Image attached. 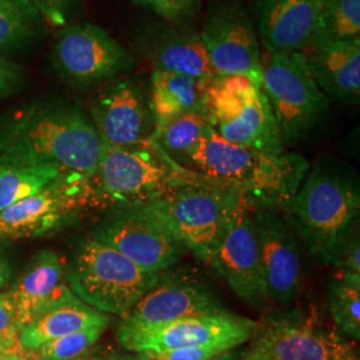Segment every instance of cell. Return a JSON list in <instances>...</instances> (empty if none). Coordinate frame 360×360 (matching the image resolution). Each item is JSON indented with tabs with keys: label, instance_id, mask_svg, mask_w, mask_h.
I'll list each match as a JSON object with an SVG mask.
<instances>
[{
	"label": "cell",
	"instance_id": "obj_17",
	"mask_svg": "<svg viewBox=\"0 0 360 360\" xmlns=\"http://www.w3.org/2000/svg\"><path fill=\"white\" fill-rule=\"evenodd\" d=\"M210 266L247 303L262 306L269 299L254 220V207L245 198L233 210Z\"/></svg>",
	"mask_w": 360,
	"mask_h": 360
},
{
	"label": "cell",
	"instance_id": "obj_15",
	"mask_svg": "<svg viewBox=\"0 0 360 360\" xmlns=\"http://www.w3.org/2000/svg\"><path fill=\"white\" fill-rule=\"evenodd\" d=\"M89 117L103 144L129 147L153 139L156 123L148 86L135 77H117L101 86Z\"/></svg>",
	"mask_w": 360,
	"mask_h": 360
},
{
	"label": "cell",
	"instance_id": "obj_7",
	"mask_svg": "<svg viewBox=\"0 0 360 360\" xmlns=\"http://www.w3.org/2000/svg\"><path fill=\"white\" fill-rule=\"evenodd\" d=\"M262 65L260 89L270 103L285 146L309 141L328 116V99L312 79L306 53H271Z\"/></svg>",
	"mask_w": 360,
	"mask_h": 360
},
{
	"label": "cell",
	"instance_id": "obj_8",
	"mask_svg": "<svg viewBox=\"0 0 360 360\" xmlns=\"http://www.w3.org/2000/svg\"><path fill=\"white\" fill-rule=\"evenodd\" d=\"M205 108L224 141L263 153H285L282 131L260 87L245 77H217L207 86Z\"/></svg>",
	"mask_w": 360,
	"mask_h": 360
},
{
	"label": "cell",
	"instance_id": "obj_11",
	"mask_svg": "<svg viewBox=\"0 0 360 360\" xmlns=\"http://www.w3.org/2000/svg\"><path fill=\"white\" fill-rule=\"evenodd\" d=\"M260 323L223 311L144 328L116 327L117 343L129 352H163L186 347L227 351L251 340Z\"/></svg>",
	"mask_w": 360,
	"mask_h": 360
},
{
	"label": "cell",
	"instance_id": "obj_4",
	"mask_svg": "<svg viewBox=\"0 0 360 360\" xmlns=\"http://www.w3.org/2000/svg\"><path fill=\"white\" fill-rule=\"evenodd\" d=\"M198 175L169 158L154 139L129 147L102 143V154L91 178V206L111 210L148 203Z\"/></svg>",
	"mask_w": 360,
	"mask_h": 360
},
{
	"label": "cell",
	"instance_id": "obj_19",
	"mask_svg": "<svg viewBox=\"0 0 360 360\" xmlns=\"http://www.w3.org/2000/svg\"><path fill=\"white\" fill-rule=\"evenodd\" d=\"M321 3L322 0H257V39L267 55L311 49Z\"/></svg>",
	"mask_w": 360,
	"mask_h": 360
},
{
	"label": "cell",
	"instance_id": "obj_35",
	"mask_svg": "<svg viewBox=\"0 0 360 360\" xmlns=\"http://www.w3.org/2000/svg\"><path fill=\"white\" fill-rule=\"evenodd\" d=\"M23 68L7 58H0V99L11 95L23 82Z\"/></svg>",
	"mask_w": 360,
	"mask_h": 360
},
{
	"label": "cell",
	"instance_id": "obj_12",
	"mask_svg": "<svg viewBox=\"0 0 360 360\" xmlns=\"http://www.w3.org/2000/svg\"><path fill=\"white\" fill-rule=\"evenodd\" d=\"M51 63L75 89H91L115 80L134 65V58L102 27L80 23L63 28L55 39Z\"/></svg>",
	"mask_w": 360,
	"mask_h": 360
},
{
	"label": "cell",
	"instance_id": "obj_22",
	"mask_svg": "<svg viewBox=\"0 0 360 360\" xmlns=\"http://www.w3.org/2000/svg\"><path fill=\"white\" fill-rule=\"evenodd\" d=\"M304 53L312 79L327 99L359 104L360 40L322 43Z\"/></svg>",
	"mask_w": 360,
	"mask_h": 360
},
{
	"label": "cell",
	"instance_id": "obj_28",
	"mask_svg": "<svg viewBox=\"0 0 360 360\" xmlns=\"http://www.w3.org/2000/svg\"><path fill=\"white\" fill-rule=\"evenodd\" d=\"M330 312L335 328L354 342L360 340V274L340 271L330 285Z\"/></svg>",
	"mask_w": 360,
	"mask_h": 360
},
{
	"label": "cell",
	"instance_id": "obj_42",
	"mask_svg": "<svg viewBox=\"0 0 360 360\" xmlns=\"http://www.w3.org/2000/svg\"><path fill=\"white\" fill-rule=\"evenodd\" d=\"M77 360H82V359H77Z\"/></svg>",
	"mask_w": 360,
	"mask_h": 360
},
{
	"label": "cell",
	"instance_id": "obj_27",
	"mask_svg": "<svg viewBox=\"0 0 360 360\" xmlns=\"http://www.w3.org/2000/svg\"><path fill=\"white\" fill-rule=\"evenodd\" d=\"M65 171L55 165H0V211L40 193Z\"/></svg>",
	"mask_w": 360,
	"mask_h": 360
},
{
	"label": "cell",
	"instance_id": "obj_31",
	"mask_svg": "<svg viewBox=\"0 0 360 360\" xmlns=\"http://www.w3.org/2000/svg\"><path fill=\"white\" fill-rule=\"evenodd\" d=\"M144 3L166 23L183 26L198 13L202 0H144Z\"/></svg>",
	"mask_w": 360,
	"mask_h": 360
},
{
	"label": "cell",
	"instance_id": "obj_36",
	"mask_svg": "<svg viewBox=\"0 0 360 360\" xmlns=\"http://www.w3.org/2000/svg\"><path fill=\"white\" fill-rule=\"evenodd\" d=\"M19 327L16 323L13 304L7 292H0V335L18 338Z\"/></svg>",
	"mask_w": 360,
	"mask_h": 360
},
{
	"label": "cell",
	"instance_id": "obj_9",
	"mask_svg": "<svg viewBox=\"0 0 360 360\" xmlns=\"http://www.w3.org/2000/svg\"><path fill=\"white\" fill-rule=\"evenodd\" d=\"M107 211L91 238L111 245L142 270H169L187 252L166 220L147 203Z\"/></svg>",
	"mask_w": 360,
	"mask_h": 360
},
{
	"label": "cell",
	"instance_id": "obj_14",
	"mask_svg": "<svg viewBox=\"0 0 360 360\" xmlns=\"http://www.w3.org/2000/svg\"><path fill=\"white\" fill-rule=\"evenodd\" d=\"M91 206L89 178L63 171L49 187L0 211V243L53 231Z\"/></svg>",
	"mask_w": 360,
	"mask_h": 360
},
{
	"label": "cell",
	"instance_id": "obj_39",
	"mask_svg": "<svg viewBox=\"0 0 360 360\" xmlns=\"http://www.w3.org/2000/svg\"><path fill=\"white\" fill-rule=\"evenodd\" d=\"M23 354H27V352L20 347L18 338L0 335V356H3V355H23Z\"/></svg>",
	"mask_w": 360,
	"mask_h": 360
},
{
	"label": "cell",
	"instance_id": "obj_25",
	"mask_svg": "<svg viewBox=\"0 0 360 360\" xmlns=\"http://www.w3.org/2000/svg\"><path fill=\"white\" fill-rule=\"evenodd\" d=\"M211 129L203 104V107L198 110L178 116L165 126L156 127L153 139L169 158L184 166L188 155Z\"/></svg>",
	"mask_w": 360,
	"mask_h": 360
},
{
	"label": "cell",
	"instance_id": "obj_20",
	"mask_svg": "<svg viewBox=\"0 0 360 360\" xmlns=\"http://www.w3.org/2000/svg\"><path fill=\"white\" fill-rule=\"evenodd\" d=\"M139 47L154 70L211 80L217 77L199 32L169 23H153L139 37Z\"/></svg>",
	"mask_w": 360,
	"mask_h": 360
},
{
	"label": "cell",
	"instance_id": "obj_1",
	"mask_svg": "<svg viewBox=\"0 0 360 360\" xmlns=\"http://www.w3.org/2000/svg\"><path fill=\"white\" fill-rule=\"evenodd\" d=\"M102 141L79 104L40 99L0 117V165H55L91 179Z\"/></svg>",
	"mask_w": 360,
	"mask_h": 360
},
{
	"label": "cell",
	"instance_id": "obj_13",
	"mask_svg": "<svg viewBox=\"0 0 360 360\" xmlns=\"http://www.w3.org/2000/svg\"><path fill=\"white\" fill-rule=\"evenodd\" d=\"M211 65L218 77H245L262 83V55L255 25L238 0L215 1L200 28Z\"/></svg>",
	"mask_w": 360,
	"mask_h": 360
},
{
	"label": "cell",
	"instance_id": "obj_37",
	"mask_svg": "<svg viewBox=\"0 0 360 360\" xmlns=\"http://www.w3.org/2000/svg\"><path fill=\"white\" fill-rule=\"evenodd\" d=\"M82 360H144L139 354L135 352H120L115 349H92Z\"/></svg>",
	"mask_w": 360,
	"mask_h": 360
},
{
	"label": "cell",
	"instance_id": "obj_3",
	"mask_svg": "<svg viewBox=\"0 0 360 360\" xmlns=\"http://www.w3.org/2000/svg\"><path fill=\"white\" fill-rule=\"evenodd\" d=\"M284 211L309 255L322 264H333L359 224L356 172L334 158H319Z\"/></svg>",
	"mask_w": 360,
	"mask_h": 360
},
{
	"label": "cell",
	"instance_id": "obj_30",
	"mask_svg": "<svg viewBox=\"0 0 360 360\" xmlns=\"http://www.w3.org/2000/svg\"><path fill=\"white\" fill-rule=\"evenodd\" d=\"M107 327H91L53 339L32 354L38 360H77L91 352Z\"/></svg>",
	"mask_w": 360,
	"mask_h": 360
},
{
	"label": "cell",
	"instance_id": "obj_29",
	"mask_svg": "<svg viewBox=\"0 0 360 360\" xmlns=\"http://www.w3.org/2000/svg\"><path fill=\"white\" fill-rule=\"evenodd\" d=\"M351 40H360V0H322L311 47Z\"/></svg>",
	"mask_w": 360,
	"mask_h": 360
},
{
	"label": "cell",
	"instance_id": "obj_10",
	"mask_svg": "<svg viewBox=\"0 0 360 360\" xmlns=\"http://www.w3.org/2000/svg\"><path fill=\"white\" fill-rule=\"evenodd\" d=\"M245 360H359L358 349L315 309L278 315L260 324Z\"/></svg>",
	"mask_w": 360,
	"mask_h": 360
},
{
	"label": "cell",
	"instance_id": "obj_6",
	"mask_svg": "<svg viewBox=\"0 0 360 360\" xmlns=\"http://www.w3.org/2000/svg\"><path fill=\"white\" fill-rule=\"evenodd\" d=\"M242 196L198 174L147 205L166 220L180 242L210 264Z\"/></svg>",
	"mask_w": 360,
	"mask_h": 360
},
{
	"label": "cell",
	"instance_id": "obj_24",
	"mask_svg": "<svg viewBox=\"0 0 360 360\" xmlns=\"http://www.w3.org/2000/svg\"><path fill=\"white\" fill-rule=\"evenodd\" d=\"M208 83L210 80L154 70L148 91L156 127L203 107Z\"/></svg>",
	"mask_w": 360,
	"mask_h": 360
},
{
	"label": "cell",
	"instance_id": "obj_23",
	"mask_svg": "<svg viewBox=\"0 0 360 360\" xmlns=\"http://www.w3.org/2000/svg\"><path fill=\"white\" fill-rule=\"evenodd\" d=\"M111 315L91 309L72 295L44 309L18 333V342L26 352H34L53 339L91 327H108Z\"/></svg>",
	"mask_w": 360,
	"mask_h": 360
},
{
	"label": "cell",
	"instance_id": "obj_26",
	"mask_svg": "<svg viewBox=\"0 0 360 360\" xmlns=\"http://www.w3.org/2000/svg\"><path fill=\"white\" fill-rule=\"evenodd\" d=\"M40 27L41 16L30 0H0V58L23 50Z\"/></svg>",
	"mask_w": 360,
	"mask_h": 360
},
{
	"label": "cell",
	"instance_id": "obj_5",
	"mask_svg": "<svg viewBox=\"0 0 360 360\" xmlns=\"http://www.w3.org/2000/svg\"><path fill=\"white\" fill-rule=\"evenodd\" d=\"M160 274V272H159ZM159 274L132 263L111 245L89 238L65 266L71 292L91 309L123 316L158 281Z\"/></svg>",
	"mask_w": 360,
	"mask_h": 360
},
{
	"label": "cell",
	"instance_id": "obj_33",
	"mask_svg": "<svg viewBox=\"0 0 360 360\" xmlns=\"http://www.w3.org/2000/svg\"><path fill=\"white\" fill-rule=\"evenodd\" d=\"M38 10L41 19L53 26H65L77 0H30Z\"/></svg>",
	"mask_w": 360,
	"mask_h": 360
},
{
	"label": "cell",
	"instance_id": "obj_38",
	"mask_svg": "<svg viewBox=\"0 0 360 360\" xmlns=\"http://www.w3.org/2000/svg\"><path fill=\"white\" fill-rule=\"evenodd\" d=\"M13 276V269L10 264V259L3 245L0 243V292L4 287H7Z\"/></svg>",
	"mask_w": 360,
	"mask_h": 360
},
{
	"label": "cell",
	"instance_id": "obj_16",
	"mask_svg": "<svg viewBox=\"0 0 360 360\" xmlns=\"http://www.w3.org/2000/svg\"><path fill=\"white\" fill-rule=\"evenodd\" d=\"M223 311L226 309L214 291L193 272L163 271L117 326L144 328Z\"/></svg>",
	"mask_w": 360,
	"mask_h": 360
},
{
	"label": "cell",
	"instance_id": "obj_32",
	"mask_svg": "<svg viewBox=\"0 0 360 360\" xmlns=\"http://www.w3.org/2000/svg\"><path fill=\"white\" fill-rule=\"evenodd\" d=\"M336 269L340 271H349L360 274V238L359 227L351 232L343 242L334 263Z\"/></svg>",
	"mask_w": 360,
	"mask_h": 360
},
{
	"label": "cell",
	"instance_id": "obj_40",
	"mask_svg": "<svg viewBox=\"0 0 360 360\" xmlns=\"http://www.w3.org/2000/svg\"><path fill=\"white\" fill-rule=\"evenodd\" d=\"M210 360H245V356H243V351H236L235 348H232V349L220 352Z\"/></svg>",
	"mask_w": 360,
	"mask_h": 360
},
{
	"label": "cell",
	"instance_id": "obj_2",
	"mask_svg": "<svg viewBox=\"0 0 360 360\" xmlns=\"http://www.w3.org/2000/svg\"><path fill=\"white\" fill-rule=\"evenodd\" d=\"M184 166L239 193L252 207L285 210L309 171L295 153H263L224 141L211 129L186 159Z\"/></svg>",
	"mask_w": 360,
	"mask_h": 360
},
{
	"label": "cell",
	"instance_id": "obj_41",
	"mask_svg": "<svg viewBox=\"0 0 360 360\" xmlns=\"http://www.w3.org/2000/svg\"><path fill=\"white\" fill-rule=\"evenodd\" d=\"M134 1H136V3H139V4H143V6H146L144 0H134Z\"/></svg>",
	"mask_w": 360,
	"mask_h": 360
},
{
	"label": "cell",
	"instance_id": "obj_18",
	"mask_svg": "<svg viewBox=\"0 0 360 360\" xmlns=\"http://www.w3.org/2000/svg\"><path fill=\"white\" fill-rule=\"evenodd\" d=\"M267 297L279 306H291L304 287L303 264L291 227L281 210L254 207Z\"/></svg>",
	"mask_w": 360,
	"mask_h": 360
},
{
	"label": "cell",
	"instance_id": "obj_21",
	"mask_svg": "<svg viewBox=\"0 0 360 360\" xmlns=\"http://www.w3.org/2000/svg\"><path fill=\"white\" fill-rule=\"evenodd\" d=\"M7 296L19 330L44 309L74 295L65 281V266L51 250L40 251L11 285Z\"/></svg>",
	"mask_w": 360,
	"mask_h": 360
},
{
	"label": "cell",
	"instance_id": "obj_34",
	"mask_svg": "<svg viewBox=\"0 0 360 360\" xmlns=\"http://www.w3.org/2000/svg\"><path fill=\"white\" fill-rule=\"evenodd\" d=\"M223 352L215 347H186L163 352H141L144 360H210Z\"/></svg>",
	"mask_w": 360,
	"mask_h": 360
}]
</instances>
